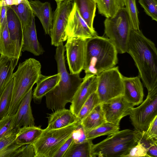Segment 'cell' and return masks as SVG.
Here are the masks:
<instances>
[{
	"label": "cell",
	"mask_w": 157,
	"mask_h": 157,
	"mask_svg": "<svg viewBox=\"0 0 157 157\" xmlns=\"http://www.w3.org/2000/svg\"><path fill=\"white\" fill-rule=\"evenodd\" d=\"M133 59L148 92L157 88V49L140 30L131 32L127 52Z\"/></svg>",
	"instance_id": "obj_1"
},
{
	"label": "cell",
	"mask_w": 157,
	"mask_h": 157,
	"mask_svg": "<svg viewBox=\"0 0 157 157\" xmlns=\"http://www.w3.org/2000/svg\"><path fill=\"white\" fill-rule=\"evenodd\" d=\"M56 47L55 57L60 78L57 84L45 95L46 106L52 110L65 108L67 103H71L83 80L79 74L67 71L64 56L65 48L63 43Z\"/></svg>",
	"instance_id": "obj_2"
},
{
	"label": "cell",
	"mask_w": 157,
	"mask_h": 157,
	"mask_svg": "<svg viewBox=\"0 0 157 157\" xmlns=\"http://www.w3.org/2000/svg\"><path fill=\"white\" fill-rule=\"evenodd\" d=\"M118 52L107 37L97 35L88 39L83 70L86 74L98 76L102 71L115 66Z\"/></svg>",
	"instance_id": "obj_3"
},
{
	"label": "cell",
	"mask_w": 157,
	"mask_h": 157,
	"mask_svg": "<svg viewBox=\"0 0 157 157\" xmlns=\"http://www.w3.org/2000/svg\"><path fill=\"white\" fill-rule=\"evenodd\" d=\"M142 138V133L127 129L108 135L91 150L92 157H124L131 148Z\"/></svg>",
	"instance_id": "obj_4"
},
{
	"label": "cell",
	"mask_w": 157,
	"mask_h": 157,
	"mask_svg": "<svg viewBox=\"0 0 157 157\" xmlns=\"http://www.w3.org/2000/svg\"><path fill=\"white\" fill-rule=\"evenodd\" d=\"M41 65L36 59L30 58L20 63L13 73V95L9 115L16 113L24 97L32 89L41 74Z\"/></svg>",
	"instance_id": "obj_5"
},
{
	"label": "cell",
	"mask_w": 157,
	"mask_h": 157,
	"mask_svg": "<svg viewBox=\"0 0 157 157\" xmlns=\"http://www.w3.org/2000/svg\"><path fill=\"white\" fill-rule=\"evenodd\" d=\"M104 25L105 34L118 53H126L131 32L134 29L125 8L119 9L113 17L106 18Z\"/></svg>",
	"instance_id": "obj_6"
},
{
	"label": "cell",
	"mask_w": 157,
	"mask_h": 157,
	"mask_svg": "<svg viewBox=\"0 0 157 157\" xmlns=\"http://www.w3.org/2000/svg\"><path fill=\"white\" fill-rule=\"evenodd\" d=\"M78 124L77 121L60 128L43 129L39 137L32 144L35 157H54L60 147L72 135Z\"/></svg>",
	"instance_id": "obj_7"
},
{
	"label": "cell",
	"mask_w": 157,
	"mask_h": 157,
	"mask_svg": "<svg viewBox=\"0 0 157 157\" xmlns=\"http://www.w3.org/2000/svg\"><path fill=\"white\" fill-rule=\"evenodd\" d=\"M123 76L118 66L105 70L97 76L96 92L101 103L123 95Z\"/></svg>",
	"instance_id": "obj_8"
},
{
	"label": "cell",
	"mask_w": 157,
	"mask_h": 157,
	"mask_svg": "<svg viewBox=\"0 0 157 157\" xmlns=\"http://www.w3.org/2000/svg\"><path fill=\"white\" fill-rule=\"evenodd\" d=\"M135 130L141 133L145 132L157 116V88L148 92L146 99L129 115Z\"/></svg>",
	"instance_id": "obj_9"
},
{
	"label": "cell",
	"mask_w": 157,
	"mask_h": 157,
	"mask_svg": "<svg viewBox=\"0 0 157 157\" xmlns=\"http://www.w3.org/2000/svg\"><path fill=\"white\" fill-rule=\"evenodd\" d=\"M87 40L80 37L68 39L65 46L70 73L80 74L83 70Z\"/></svg>",
	"instance_id": "obj_10"
},
{
	"label": "cell",
	"mask_w": 157,
	"mask_h": 157,
	"mask_svg": "<svg viewBox=\"0 0 157 157\" xmlns=\"http://www.w3.org/2000/svg\"><path fill=\"white\" fill-rule=\"evenodd\" d=\"M56 3L49 34L51 44L56 47L64 42L65 29L72 7L73 0H65Z\"/></svg>",
	"instance_id": "obj_11"
},
{
	"label": "cell",
	"mask_w": 157,
	"mask_h": 157,
	"mask_svg": "<svg viewBox=\"0 0 157 157\" xmlns=\"http://www.w3.org/2000/svg\"><path fill=\"white\" fill-rule=\"evenodd\" d=\"M97 35L96 31L90 28L81 17L76 3L73 1L65 29L64 41L72 37L88 40Z\"/></svg>",
	"instance_id": "obj_12"
},
{
	"label": "cell",
	"mask_w": 157,
	"mask_h": 157,
	"mask_svg": "<svg viewBox=\"0 0 157 157\" xmlns=\"http://www.w3.org/2000/svg\"><path fill=\"white\" fill-rule=\"evenodd\" d=\"M106 121L119 126L121 120L129 115L134 106L120 96L101 103Z\"/></svg>",
	"instance_id": "obj_13"
},
{
	"label": "cell",
	"mask_w": 157,
	"mask_h": 157,
	"mask_svg": "<svg viewBox=\"0 0 157 157\" xmlns=\"http://www.w3.org/2000/svg\"><path fill=\"white\" fill-rule=\"evenodd\" d=\"M98 80L97 76L90 74H86L83 78L74 95L70 107V109L76 117L90 96L96 91Z\"/></svg>",
	"instance_id": "obj_14"
},
{
	"label": "cell",
	"mask_w": 157,
	"mask_h": 157,
	"mask_svg": "<svg viewBox=\"0 0 157 157\" xmlns=\"http://www.w3.org/2000/svg\"><path fill=\"white\" fill-rule=\"evenodd\" d=\"M6 19L9 35L14 45L17 57L21 55L23 43V29L21 21L13 10L8 6Z\"/></svg>",
	"instance_id": "obj_15"
},
{
	"label": "cell",
	"mask_w": 157,
	"mask_h": 157,
	"mask_svg": "<svg viewBox=\"0 0 157 157\" xmlns=\"http://www.w3.org/2000/svg\"><path fill=\"white\" fill-rule=\"evenodd\" d=\"M123 96L134 106L138 105L143 101L144 96L143 85L138 76H123Z\"/></svg>",
	"instance_id": "obj_16"
},
{
	"label": "cell",
	"mask_w": 157,
	"mask_h": 157,
	"mask_svg": "<svg viewBox=\"0 0 157 157\" xmlns=\"http://www.w3.org/2000/svg\"><path fill=\"white\" fill-rule=\"evenodd\" d=\"M32 95L31 89L21 100L15 114L14 128L18 129L23 127L35 125L31 106Z\"/></svg>",
	"instance_id": "obj_17"
},
{
	"label": "cell",
	"mask_w": 157,
	"mask_h": 157,
	"mask_svg": "<svg viewBox=\"0 0 157 157\" xmlns=\"http://www.w3.org/2000/svg\"><path fill=\"white\" fill-rule=\"evenodd\" d=\"M33 14L39 18L45 33L49 35L51 29L53 13L50 3L39 0L29 1Z\"/></svg>",
	"instance_id": "obj_18"
},
{
	"label": "cell",
	"mask_w": 157,
	"mask_h": 157,
	"mask_svg": "<svg viewBox=\"0 0 157 157\" xmlns=\"http://www.w3.org/2000/svg\"><path fill=\"white\" fill-rule=\"evenodd\" d=\"M23 34L22 51H27L36 56L42 55L44 51L37 39L35 16L31 24L23 29Z\"/></svg>",
	"instance_id": "obj_19"
},
{
	"label": "cell",
	"mask_w": 157,
	"mask_h": 157,
	"mask_svg": "<svg viewBox=\"0 0 157 157\" xmlns=\"http://www.w3.org/2000/svg\"><path fill=\"white\" fill-rule=\"evenodd\" d=\"M48 118L46 128L48 129L63 128L77 121L76 116L71 110L65 108L55 110L49 114Z\"/></svg>",
	"instance_id": "obj_20"
},
{
	"label": "cell",
	"mask_w": 157,
	"mask_h": 157,
	"mask_svg": "<svg viewBox=\"0 0 157 157\" xmlns=\"http://www.w3.org/2000/svg\"><path fill=\"white\" fill-rule=\"evenodd\" d=\"M60 78L59 73L48 76L40 75L36 83L33 96L35 102H40L43 97L57 84Z\"/></svg>",
	"instance_id": "obj_21"
},
{
	"label": "cell",
	"mask_w": 157,
	"mask_h": 157,
	"mask_svg": "<svg viewBox=\"0 0 157 157\" xmlns=\"http://www.w3.org/2000/svg\"><path fill=\"white\" fill-rule=\"evenodd\" d=\"M19 59L1 55L0 56V95L13 77V71Z\"/></svg>",
	"instance_id": "obj_22"
},
{
	"label": "cell",
	"mask_w": 157,
	"mask_h": 157,
	"mask_svg": "<svg viewBox=\"0 0 157 157\" xmlns=\"http://www.w3.org/2000/svg\"><path fill=\"white\" fill-rule=\"evenodd\" d=\"M43 130L40 127L35 125L21 127L18 129L16 142L21 145L32 144L38 138Z\"/></svg>",
	"instance_id": "obj_23"
},
{
	"label": "cell",
	"mask_w": 157,
	"mask_h": 157,
	"mask_svg": "<svg viewBox=\"0 0 157 157\" xmlns=\"http://www.w3.org/2000/svg\"><path fill=\"white\" fill-rule=\"evenodd\" d=\"M79 13L88 26L95 30L93 23L96 9V3L90 0H73Z\"/></svg>",
	"instance_id": "obj_24"
},
{
	"label": "cell",
	"mask_w": 157,
	"mask_h": 157,
	"mask_svg": "<svg viewBox=\"0 0 157 157\" xmlns=\"http://www.w3.org/2000/svg\"><path fill=\"white\" fill-rule=\"evenodd\" d=\"M0 54L17 58L14 45L9 35L6 18L0 27Z\"/></svg>",
	"instance_id": "obj_25"
},
{
	"label": "cell",
	"mask_w": 157,
	"mask_h": 157,
	"mask_svg": "<svg viewBox=\"0 0 157 157\" xmlns=\"http://www.w3.org/2000/svg\"><path fill=\"white\" fill-rule=\"evenodd\" d=\"M101 103L97 105L80 123L85 131L93 129L106 122Z\"/></svg>",
	"instance_id": "obj_26"
},
{
	"label": "cell",
	"mask_w": 157,
	"mask_h": 157,
	"mask_svg": "<svg viewBox=\"0 0 157 157\" xmlns=\"http://www.w3.org/2000/svg\"><path fill=\"white\" fill-rule=\"evenodd\" d=\"M99 13L106 18L114 17L124 7V0H96Z\"/></svg>",
	"instance_id": "obj_27"
},
{
	"label": "cell",
	"mask_w": 157,
	"mask_h": 157,
	"mask_svg": "<svg viewBox=\"0 0 157 157\" xmlns=\"http://www.w3.org/2000/svg\"><path fill=\"white\" fill-rule=\"evenodd\" d=\"M93 144L91 140L78 143L73 142L63 157H92L91 150Z\"/></svg>",
	"instance_id": "obj_28"
},
{
	"label": "cell",
	"mask_w": 157,
	"mask_h": 157,
	"mask_svg": "<svg viewBox=\"0 0 157 157\" xmlns=\"http://www.w3.org/2000/svg\"><path fill=\"white\" fill-rule=\"evenodd\" d=\"M13 86V78L0 95V120L9 115L12 102Z\"/></svg>",
	"instance_id": "obj_29"
},
{
	"label": "cell",
	"mask_w": 157,
	"mask_h": 157,
	"mask_svg": "<svg viewBox=\"0 0 157 157\" xmlns=\"http://www.w3.org/2000/svg\"><path fill=\"white\" fill-rule=\"evenodd\" d=\"M10 7L14 11L20 20L22 29L31 24L35 16L29 4L22 3Z\"/></svg>",
	"instance_id": "obj_30"
},
{
	"label": "cell",
	"mask_w": 157,
	"mask_h": 157,
	"mask_svg": "<svg viewBox=\"0 0 157 157\" xmlns=\"http://www.w3.org/2000/svg\"><path fill=\"white\" fill-rule=\"evenodd\" d=\"M119 126L106 122L100 126L86 132L87 139L92 140L101 136L109 135L119 130Z\"/></svg>",
	"instance_id": "obj_31"
},
{
	"label": "cell",
	"mask_w": 157,
	"mask_h": 157,
	"mask_svg": "<svg viewBox=\"0 0 157 157\" xmlns=\"http://www.w3.org/2000/svg\"><path fill=\"white\" fill-rule=\"evenodd\" d=\"M101 103L96 91L92 94L84 102L76 116L77 121L80 123L98 104Z\"/></svg>",
	"instance_id": "obj_32"
},
{
	"label": "cell",
	"mask_w": 157,
	"mask_h": 157,
	"mask_svg": "<svg viewBox=\"0 0 157 157\" xmlns=\"http://www.w3.org/2000/svg\"><path fill=\"white\" fill-rule=\"evenodd\" d=\"M124 6L133 29L140 30L138 16L139 12L136 6V0H124Z\"/></svg>",
	"instance_id": "obj_33"
},
{
	"label": "cell",
	"mask_w": 157,
	"mask_h": 157,
	"mask_svg": "<svg viewBox=\"0 0 157 157\" xmlns=\"http://www.w3.org/2000/svg\"><path fill=\"white\" fill-rule=\"evenodd\" d=\"M15 115H8L0 120V139L11 133L15 128Z\"/></svg>",
	"instance_id": "obj_34"
},
{
	"label": "cell",
	"mask_w": 157,
	"mask_h": 157,
	"mask_svg": "<svg viewBox=\"0 0 157 157\" xmlns=\"http://www.w3.org/2000/svg\"><path fill=\"white\" fill-rule=\"evenodd\" d=\"M146 14L152 20L157 21V0H139Z\"/></svg>",
	"instance_id": "obj_35"
},
{
	"label": "cell",
	"mask_w": 157,
	"mask_h": 157,
	"mask_svg": "<svg viewBox=\"0 0 157 157\" xmlns=\"http://www.w3.org/2000/svg\"><path fill=\"white\" fill-rule=\"evenodd\" d=\"M142 139L148 143L157 141V116L150 124L147 130L142 134Z\"/></svg>",
	"instance_id": "obj_36"
},
{
	"label": "cell",
	"mask_w": 157,
	"mask_h": 157,
	"mask_svg": "<svg viewBox=\"0 0 157 157\" xmlns=\"http://www.w3.org/2000/svg\"><path fill=\"white\" fill-rule=\"evenodd\" d=\"M141 140L131 148L124 157H149L147 147Z\"/></svg>",
	"instance_id": "obj_37"
},
{
	"label": "cell",
	"mask_w": 157,
	"mask_h": 157,
	"mask_svg": "<svg viewBox=\"0 0 157 157\" xmlns=\"http://www.w3.org/2000/svg\"><path fill=\"white\" fill-rule=\"evenodd\" d=\"M35 152L32 144L21 145L13 157H35Z\"/></svg>",
	"instance_id": "obj_38"
},
{
	"label": "cell",
	"mask_w": 157,
	"mask_h": 157,
	"mask_svg": "<svg viewBox=\"0 0 157 157\" xmlns=\"http://www.w3.org/2000/svg\"><path fill=\"white\" fill-rule=\"evenodd\" d=\"M72 136L73 142L75 143H81L89 140L87 139L86 132L82 126L81 123H78Z\"/></svg>",
	"instance_id": "obj_39"
},
{
	"label": "cell",
	"mask_w": 157,
	"mask_h": 157,
	"mask_svg": "<svg viewBox=\"0 0 157 157\" xmlns=\"http://www.w3.org/2000/svg\"><path fill=\"white\" fill-rule=\"evenodd\" d=\"M18 129L15 128L11 133L0 139V152L15 140Z\"/></svg>",
	"instance_id": "obj_40"
},
{
	"label": "cell",
	"mask_w": 157,
	"mask_h": 157,
	"mask_svg": "<svg viewBox=\"0 0 157 157\" xmlns=\"http://www.w3.org/2000/svg\"><path fill=\"white\" fill-rule=\"evenodd\" d=\"M21 145L17 144L15 140L6 149L0 152V157H13Z\"/></svg>",
	"instance_id": "obj_41"
},
{
	"label": "cell",
	"mask_w": 157,
	"mask_h": 157,
	"mask_svg": "<svg viewBox=\"0 0 157 157\" xmlns=\"http://www.w3.org/2000/svg\"><path fill=\"white\" fill-rule=\"evenodd\" d=\"M73 141L74 138L72 135L60 147L54 157H63L64 155Z\"/></svg>",
	"instance_id": "obj_42"
},
{
	"label": "cell",
	"mask_w": 157,
	"mask_h": 157,
	"mask_svg": "<svg viewBox=\"0 0 157 157\" xmlns=\"http://www.w3.org/2000/svg\"><path fill=\"white\" fill-rule=\"evenodd\" d=\"M148 144L147 149L149 157H157V141L150 142Z\"/></svg>",
	"instance_id": "obj_43"
},
{
	"label": "cell",
	"mask_w": 157,
	"mask_h": 157,
	"mask_svg": "<svg viewBox=\"0 0 157 157\" xmlns=\"http://www.w3.org/2000/svg\"><path fill=\"white\" fill-rule=\"evenodd\" d=\"M22 3L29 4L28 0H0V6H10Z\"/></svg>",
	"instance_id": "obj_44"
},
{
	"label": "cell",
	"mask_w": 157,
	"mask_h": 157,
	"mask_svg": "<svg viewBox=\"0 0 157 157\" xmlns=\"http://www.w3.org/2000/svg\"><path fill=\"white\" fill-rule=\"evenodd\" d=\"M8 6H0V27L3 25L6 18V11Z\"/></svg>",
	"instance_id": "obj_45"
},
{
	"label": "cell",
	"mask_w": 157,
	"mask_h": 157,
	"mask_svg": "<svg viewBox=\"0 0 157 157\" xmlns=\"http://www.w3.org/2000/svg\"><path fill=\"white\" fill-rule=\"evenodd\" d=\"M55 0L56 1V2L57 3L59 2H61V1H64V0Z\"/></svg>",
	"instance_id": "obj_46"
},
{
	"label": "cell",
	"mask_w": 157,
	"mask_h": 157,
	"mask_svg": "<svg viewBox=\"0 0 157 157\" xmlns=\"http://www.w3.org/2000/svg\"><path fill=\"white\" fill-rule=\"evenodd\" d=\"M90 0L94 1L96 3V0Z\"/></svg>",
	"instance_id": "obj_47"
}]
</instances>
